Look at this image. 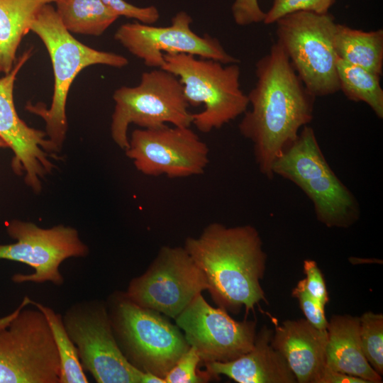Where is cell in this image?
I'll return each instance as SVG.
<instances>
[{"label": "cell", "mask_w": 383, "mask_h": 383, "mask_svg": "<svg viewBox=\"0 0 383 383\" xmlns=\"http://www.w3.org/2000/svg\"><path fill=\"white\" fill-rule=\"evenodd\" d=\"M277 42L307 91L315 98L340 91L332 14L299 11L276 23Z\"/></svg>", "instance_id": "obj_9"}, {"label": "cell", "mask_w": 383, "mask_h": 383, "mask_svg": "<svg viewBox=\"0 0 383 383\" xmlns=\"http://www.w3.org/2000/svg\"><path fill=\"white\" fill-rule=\"evenodd\" d=\"M340 90L350 101L368 105L379 118H383V89L380 76L350 64L338 57L336 62Z\"/></svg>", "instance_id": "obj_23"}, {"label": "cell", "mask_w": 383, "mask_h": 383, "mask_svg": "<svg viewBox=\"0 0 383 383\" xmlns=\"http://www.w3.org/2000/svg\"><path fill=\"white\" fill-rule=\"evenodd\" d=\"M8 148V145L4 142V140L0 137V148Z\"/></svg>", "instance_id": "obj_34"}, {"label": "cell", "mask_w": 383, "mask_h": 383, "mask_svg": "<svg viewBox=\"0 0 383 383\" xmlns=\"http://www.w3.org/2000/svg\"><path fill=\"white\" fill-rule=\"evenodd\" d=\"M11 244H0V260L25 263L34 269L30 274H15V283L50 282L60 286L64 282L59 267L69 257H85L88 247L80 240L78 231L70 226L57 225L42 228L31 222L12 220L6 223Z\"/></svg>", "instance_id": "obj_12"}, {"label": "cell", "mask_w": 383, "mask_h": 383, "mask_svg": "<svg viewBox=\"0 0 383 383\" xmlns=\"http://www.w3.org/2000/svg\"><path fill=\"white\" fill-rule=\"evenodd\" d=\"M318 383H368L366 380L325 367Z\"/></svg>", "instance_id": "obj_32"}, {"label": "cell", "mask_w": 383, "mask_h": 383, "mask_svg": "<svg viewBox=\"0 0 383 383\" xmlns=\"http://www.w3.org/2000/svg\"><path fill=\"white\" fill-rule=\"evenodd\" d=\"M204 272L216 305L226 311L247 313L265 300L260 284L267 255L257 229L250 225L206 226L198 237H188L183 246Z\"/></svg>", "instance_id": "obj_2"}, {"label": "cell", "mask_w": 383, "mask_h": 383, "mask_svg": "<svg viewBox=\"0 0 383 383\" xmlns=\"http://www.w3.org/2000/svg\"><path fill=\"white\" fill-rule=\"evenodd\" d=\"M28 297L0 318V383H60V361L43 312Z\"/></svg>", "instance_id": "obj_7"}, {"label": "cell", "mask_w": 383, "mask_h": 383, "mask_svg": "<svg viewBox=\"0 0 383 383\" xmlns=\"http://www.w3.org/2000/svg\"><path fill=\"white\" fill-rule=\"evenodd\" d=\"M333 46L339 58L380 77L382 75V29L364 31L336 23Z\"/></svg>", "instance_id": "obj_21"}, {"label": "cell", "mask_w": 383, "mask_h": 383, "mask_svg": "<svg viewBox=\"0 0 383 383\" xmlns=\"http://www.w3.org/2000/svg\"><path fill=\"white\" fill-rule=\"evenodd\" d=\"M118 16L133 18L145 24H153L160 18L158 9L154 6L138 7L125 0H101Z\"/></svg>", "instance_id": "obj_29"}, {"label": "cell", "mask_w": 383, "mask_h": 383, "mask_svg": "<svg viewBox=\"0 0 383 383\" xmlns=\"http://www.w3.org/2000/svg\"><path fill=\"white\" fill-rule=\"evenodd\" d=\"M231 12L235 23L240 26L263 22L265 16L258 0H235Z\"/></svg>", "instance_id": "obj_30"}, {"label": "cell", "mask_w": 383, "mask_h": 383, "mask_svg": "<svg viewBox=\"0 0 383 383\" xmlns=\"http://www.w3.org/2000/svg\"><path fill=\"white\" fill-rule=\"evenodd\" d=\"M192 22L187 13L180 11L167 26L138 21L126 23L116 30L114 38L147 67L154 69L162 67L164 54H189L226 65L239 62L225 50L217 38L194 33L191 28Z\"/></svg>", "instance_id": "obj_14"}, {"label": "cell", "mask_w": 383, "mask_h": 383, "mask_svg": "<svg viewBox=\"0 0 383 383\" xmlns=\"http://www.w3.org/2000/svg\"><path fill=\"white\" fill-rule=\"evenodd\" d=\"M360 339L368 363L383 374V315L367 311L360 317Z\"/></svg>", "instance_id": "obj_25"}, {"label": "cell", "mask_w": 383, "mask_h": 383, "mask_svg": "<svg viewBox=\"0 0 383 383\" xmlns=\"http://www.w3.org/2000/svg\"><path fill=\"white\" fill-rule=\"evenodd\" d=\"M305 284L308 292L316 300L326 305L329 298L321 271L317 263L312 260L304 261Z\"/></svg>", "instance_id": "obj_31"}, {"label": "cell", "mask_w": 383, "mask_h": 383, "mask_svg": "<svg viewBox=\"0 0 383 383\" xmlns=\"http://www.w3.org/2000/svg\"><path fill=\"white\" fill-rule=\"evenodd\" d=\"M201 357L192 347L180 357L165 377L166 383H202L207 382L209 374L197 372Z\"/></svg>", "instance_id": "obj_27"}, {"label": "cell", "mask_w": 383, "mask_h": 383, "mask_svg": "<svg viewBox=\"0 0 383 383\" xmlns=\"http://www.w3.org/2000/svg\"><path fill=\"white\" fill-rule=\"evenodd\" d=\"M83 370L98 383H140L142 371L122 353L114 335L107 303L82 301L62 316Z\"/></svg>", "instance_id": "obj_10"}, {"label": "cell", "mask_w": 383, "mask_h": 383, "mask_svg": "<svg viewBox=\"0 0 383 383\" xmlns=\"http://www.w3.org/2000/svg\"><path fill=\"white\" fill-rule=\"evenodd\" d=\"M45 45L53 69L54 91L49 109L43 103H28V111L38 115L45 123L47 136L60 152L67 131L66 103L70 87L85 67L103 65L121 68L128 64L121 55L98 50L74 38L63 26L55 9L50 4L41 6L30 25Z\"/></svg>", "instance_id": "obj_3"}, {"label": "cell", "mask_w": 383, "mask_h": 383, "mask_svg": "<svg viewBox=\"0 0 383 383\" xmlns=\"http://www.w3.org/2000/svg\"><path fill=\"white\" fill-rule=\"evenodd\" d=\"M33 54V48L23 53L10 72L0 79V137L14 156L11 165L18 175H23L26 184L35 193L42 189L41 180L50 174L55 165L50 157L57 159L58 152L46 138V132L29 127L18 116L13 101L16 75Z\"/></svg>", "instance_id": "obj_16"}, {"label": "cell", "mask_w": 383, "mask_h": 383, "mask_svg": "<svg viewBox=\"0 0 383 383\" xmlns=\"http://www.w3.org/2000/svg\"><path fill=\"white\" fill-rule=\"evenodd\" d=\"M326 367L358 377L368 383H380L379 375L368 363L360 339V317L333 316L327 326Z\"/></svg>", "instance_id": "obj_19"}, {"label": "cell", "mask_w": 383, "mask_h": 383, "mask_svg": "<svg viewBox=\"0 0 383 383\" xmlns=\"http://www.w3.org/2000/svg\"><path fill=\"white\" fill-rule=\"evenodd\" d=\"M56 11L71 33L99 36L119 17L101 0H57Z\"/></svg>", "instance_id": "obj_22"}, {"label": "cell", "mask_w": 383, "mask_h": 383, "mask_svg": "<svg viewBox=\"0 0 383 383\" xmlns=\"http://www.w3.org/2000/svg\"><path fill=\"white\" fill-rule=\"evenodd\" d=\"M207 289L204 272L185 248L165 245L146 271L131 279L125 294L135 304L175 319Z\"/></svg>", "instance_id": "obj_11"}, {"label": "cell", "mask_w": 383, "mask_h": 383, "mask_svg": "<svg viewBox=\"0 0 383 383\" xmlns=\"http://www.w3.org/2000/svg\"><path fill=\"white\" fill-rule=\"evenodd\" d=\"M292 296L297 299L306 319L319 329H327L328 321L325 315V305L314 299L306 290L305 279L298 282Z\"/></svg>", "instance_id": "obj_28"}, {"label": "cell", "mask_w": 383, "mask_h": 383, "mask_svg": "<svg viewBox=\"0 0 383 383\" xmlns=\"http://www.w3.org/2000/svg\"><path fill=\"white\" fill-rule=\"evenodd\" d=\"M145 175L187 177L204 172L209 160L206 143L190 127L167 125L134 130L125 150Z\"/></svg>", "instance_id": "obj_13"}, {"label": "cell", "mask_w": 383, "mask_h": 383, "mask_svg": "<svg viewBox=\"0 0 383 383\" xmlns=\"http://www.w3.org/2000/svg\"><path fill=\"white\" fill-rule=\"evenodd\" d=\"M335 2V0H273L262 23H275L281 18L299 11L326 13Z\"/></svg>", "instance_id": "obj_26"}, {"label": "cell", "mask_w": 383, "mask_h": 383, "mask_svg": "<svg viewBox=\"0 0 383 383\" xmlns=\"http://www.w3.org/2000/svg\"><path fill=\"white\" fill-rule=\"evenodd\" d=\"M273 331L267 326L256 335L252 349L225 362L204 364L210 376L223 374L238 383H295L284 357L271 345Z\"/></svg>", "instance_id": "obj_18"}, {"label": "cell", "mask_w": 383, "mask_h": 383, "mask_svg": "<svg viewBox=\"0 0 383 383\" xmlns=\"http://www.w3.org/2000/svg\"><path fill=\"white\" fill-rule=\"evenodd\" d=\"M201 362H229L249 352L256 338V323L238 321L226 311L211 306L201 294L174 319Z\"/></svg>", "instance_id": "obj_15"}, {"label": "cell", "mask_w": 383, "mask_h": 383, "mask_svg": "<svg viewBox=\"0 0 383 383\" xmlns=\"http://www.w3.org/2000/svg\"><path fill=\"white\" fill-rule=\"evenodd\" d=\"M111 135L126 150L129 145L128 126L157 128L171 123L190 127L193 113L189 111L182 84L173 74L162 69L143 72L138 85L121 87L114 91Z\"/></svg>", "instance_id": "obj_8"}, {"label": "cell", "mask_w": 383, "mask_h": 383, "mask_svg": "<svg viewBox=\"0 0 383 383\" xmlns=\"http://www.w3.org/2000/svg\"><path fill=\"white\" fill-rule=\"evenodd\" d=\"M255 75V85L247 94L250 109L238 129L252 143L260 172L271 179L275 160L313 119L315 97L277 42L256 62Z\"/></svg>", "instance_id": "obj_1"}, {"label": "cell", "mask_w": 383, "mask_h": 383, "mask_svg": "<svg viewBox=\"0 0 383 383\" xmlns=\"http://www.w3.org/2000/svg\"><path fill=\"white\" fill-rule=\"evenodd\" d=\"M28 303L43 312L50 325L60 361V383L89 382L81 365L77 350L65 328L62 316L51 308L29 298Z\"/></svg>", "instance_id": "obj_24"}, {"label": "cell", "mask_w": 383, "mask_h": 383, "mask_svg": "<svg viewBox=\"0 0 383 383\" xmlns=\"http://www.w3.org/2000/svg\"><path fill=\"white\" fill-rule=\"evenodd\" d=\"M327 343V329H319L306 318L282 322L271 339L299 383H318L326 367Z\"/></svg>", "instance_id": "obj_17"}, {"label": "cell", "mask_w": 383, "mask_h": 383, "mask_svg": "<svg viewBox=\"0 0 383 383\" xmlns=\"http://www.w3.org/2000/svg\"><path fill=\"white\" fill-rule=\"evenodd\" d=\"M140 383H166L164 378L149 372L142 371Z\"/></svg>", "instance_id": "obj_33"}, {"label": "cell", "mask_w": 383, "mask_h": 383, "mask_svg": "<svg viewBox=\"0 0 383 383\" xmlns=\"http://www.w3.org/2000/svg\"><path fill=\"white\" fill-rule=\"evenodd\" d=\"M57 0H0V72H11L22 38L39 9Z\"/></svg>", "instance_id": "obj_20"}, {"label": "cell", "mask_w": 383, "mask_h": 383, "mask_svg": "<svg viewBox=\"0 0 383 383\" xmlns=\"http://www.w3.org/2000/svg\"><path fill=\"white\" fill-rule=\"evenodd\" d=\"M116 341L136 368L165 379L189 348L180 328L162 313L116 292L106 301Z\"/></svg>", "instance_id": "obj_5"}, {"label": "cell", "mask_w": 383, "mask_h": 383, "mask_svg": "<svg viewBox=\"0 0 383 383\" xmlns=\"http://www.w3.org/2000/svg\"><path fill=\"white\" fill-rule=\"evenodd\" d=\"M272 172L305 193L317 220L327 227L345 228L359 220L357 199L328 164L311 127L302 128L275 160Z\"/></svg>", "instance_id": "obj_4"}, {"label": "cell", "mask_w": 383, "mask_h": 383, "mask_svg": "<svg viewBox=\"0 0 383 383\" xmlns=\"http://www.w3.org/2000/svg\"><path fill=\"white\" fill-rule=\"evenodd\" d=\"M164 61L161 68L179 79L189 106L204 104L202 111L193 113L192 124L200 132L219 129L248 110L238 63L226 65L184 53L164 54Z\"/></svg>", "instance_id": "obj_6"}]
</instances>
